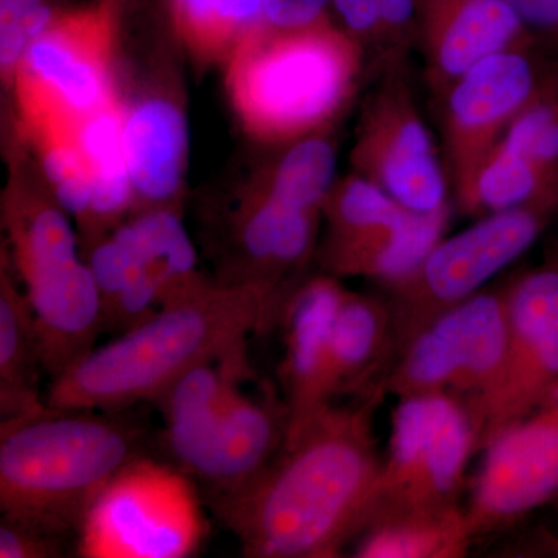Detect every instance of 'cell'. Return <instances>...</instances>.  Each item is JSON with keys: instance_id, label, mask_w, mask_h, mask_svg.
Returning <instances> with one entry per match:
<instances>
[{"instance_id": "obj_1", "label": "cell", "mask_w": 558, "mask_h": 558, "mask_svg": "<svg viewBox=\"0 0 558 558\" xmlns=\"http://www.w3.org/2000/svg\"><path fill=\"white\" fill-rule=\"evenodd\" d=\"M385 395L332 402L247 486L213 508L252 558H336L368 524L381 457L374 413Z\"/></svg>"}, {"instance_id": "obj_2", "label": "cell", "mask_w": 558, "mask_h": 558, "mask_svg": "<svg viewBox=\"0 0 558 558\" xmlns=\"http://www.w3.org/2000/svg\"><path fill=\"white\" fill-rule=\"evenodd\" d=\"M269 329V310L258 289L205 282L92 349L50 381L46 403L58 410L119 413L135 403L157 402L194 366L222 357L234 344Z\"/></svg>"}, {"instance_id": "obj_3", "label": "cell", "mask_w": 558, "mask_h": 558, "mask_svg": "<svg viewBox=\"0 0 558 558\" xmlns=\"http://www.w3.org/2000/svg\"><path fill=\"white\" fill-rule=\"evenodd\" d=\"M109 413L47 407L0 425L2 519L64 538L138 457V433Z\"/></svg>"}, {"instance_id": "obj_4", "label": "cell", "mask_w": 558, "mask_h": 558, "mask_svg": "<svg viewBox=\"0 0 558 558\" xmlns=\"http://www.w3.org/2000/svg\"><path fill=\"white\" fill-rule=\"evenodd\" d=\"M362 65V46L329 21L301 31L266 25L229 60L231 106L252 137L292 143L339 116Z\"/></svg>"}, {"instance_id": "obj_5", "label": "cell", "mask_w": 558, "mask_h": 558, "mask_svg": "<svg viewBox=\"0 0 558 558\" xmlns=\"http://www.w3.org/2000/svg\"><path fill=\"white\" fill-rule=\"evenodd\" d=\"M557 219L558 186L538 199L483 216L469 229L444 236L413 275L384 289L391 312L392 359L440 312L487 288Z\"/></svg>"}, {"instance_id": "obj_6", "label": "cell", "mask_w": 558, "mask_h": 558, "mask_svg": "<svg viewBox=\"0 0 558 558\" xmlns=\"http://www.w3.org/2000/svg\"><path fill=\"white\" fill-rule=\"evenodd\" d=\"M120 0L62 10L25 51L11 86L27 134L76 131L116 97L112 54Z\"/></svg>"}, {"instance_id": "obj_7", "label": "cell", "mask_w": 558, "mask_h": 558, "mask_svg": "<svg viewBox=\"0 0 558 558\" xmlns=\"http://www.w3.org/2000/svg\"><path fill=\"white\" fill-rule=\"evenodd\" d=\"M209 532L194 480L135 457L106 484L76 532L83 558H186Z\"/></svg>"}, {"instance_id": "obj_8", "label": "cell", "mask_w": 558, "mask_h": 558, "mask_svg": "<svg viewBox=\"0 0 558 558\" xmlns=\"http://www.w3.org/2000/svg\"><path fill=\"white\" fill-rule=\"evenodd\" d=\"M508 341V282L484 288L428 322L400 349L379 389L385 396L442 395L480 418L494 395Z\"/></svg>"}, {"instance_id": "obj_9", "label": "cell", "mask_w": 558, "mask_h": 558, "mask_svg": "<svg viewBox=\"0 0 558 558\" xmlns=\"http://www.w3.org/2000/svg\"><path fill=\"white\" fill-rule=\"evenodd\" d=\"M478 453V427L461 400L398 399L368 524L392 513L461 505L470 461Z\"/></svg>"}, {"instance_id": "obj_10", "label": "cell", "mask_w": 558, "mask_h": 558, "mask_svg": "<svg viewBox=\"0 0 558 558\" xmlns=\"http://www.w3.org/2000/svg\"><path fill=\"white\" fill-rule=\"evenodd\" d=\"M352 165L359 175L416 215L450 208V179L418 113L405 75V58L379 68V83L360 117Z\"/></svg>"}, {"instance_id": "obj_11", "label": "cell", "mask_w": 558, "mask_h": 558, "mask_svg": "<svg viewBox=\"0 0 558 558\" xmlns=\"http://www.w3.org/2000/svg\"><path fill=\"white\" fill-rule=\"evenodd\" d=\"M558 392V242L534 269L508 281V341L480 418V453L495 435Z\"/></svg>"}, {"instance_id": "obj_12", "label": "cell", "mask_w": 558, "mask_h": 558, "mask_svg": "<svg viewBox=\"0 0 558 558\" xmlns=\"http://www.w3.org/2000/svg\"><path fill=\"white\" fill-rule=\"evenodd\" d=\"M465 505L476 539L501 535L558 499V392L499 429L484 449Z\"/></svg>"}, {"instance_id": "obj_13", "label": "cell", "mask_w": 558, "mask_h": 558, "mask_svg": "<svg viewBox=\"0 0 558 558\" xmlns=\"http://www.w3.org/2000/svg\"><path fill=\"white\" fill-rule=\"evenodd\" d=\"M549 60L535 47L492 54L440 98L447 174L454 201L465 193L510 121L531 100Z\"/></svg>"}, {"instance_id": "obj_14", "label": "cell", "mask_w": 558, "mask_h": 558, "mask_svg": "<svg viewBox=\"0 0 558 558\" xmlns=\"http://www.w3.org/2000/svg\"><path fill=\"white\" fill-rule=\"evenodd\" d=\"M417 40L425 78L439 100L480 61L535 47L508 0H418Z\"/></svg>"}, {"instance_id": "obj_15", "label": "cell", "mask_w": 558, "mask_h": 558, "mask_svg": "<svg viewBox=\"0 0 558 558\" xmlns=\"http://www.w3.org/2000/svg\"><path fill=\"white\" fill-rule=\"evenodd\" d=\"M344 293L347 289L339 279L319 275L304 279L282 307L279 325L284 337V357L279 366V380L289 410L286 442L295 439L333 402L329 381L330 333Z\"/></svg>"}, {"instance_id": "obj_16", "label": "cell", "mask_w": 558, "mask_h": 558, "mask_svg": "<svg viewBox=\"0 0 558 558\" xmlns=\"http://www.w3.org/2000/svg\"><path fill=\"white\" fill-rule=\"evenodd\" d=\"M322 213L303 211L253 190L238 211L234 238L244 274L240 284L258 289L266 299L270 325L299 288V275L314 255Z\"/></svg>"}, {"instance_id": "obj_17", "label": "cell", "mask_w": 558, "mask_h": 558, "mask_svg": "<svg viewBox=\"0 0 558 558\" xmlns=\"http://www.w3.org/2000/svg\"><path fill=\"white\" fill-rule=\"evenodd\" d=\"M44 373L57 380L95 348L106 330L100 289L89 264L75 259L24 282Z\"/></svg>"}, {"instance_id": "obj_18", "label": "cell", "mask_w": 558, "mask_h": 558, "mask_svg": "<svg viewBox=\"0 0 558 558\" xmlns=\"http://www.w3.org/2000/svg\"><path fill=\"white\" fill-rule=\"evenodd\" d=\"M253 374L247 340L222 357L201 363L165 391L159 403L165 417V440L178 468L207 483L215 451L216 424L231 389Z\"/></svg>"}, {"instance_id": "obj_19", "label": "cell", "mask_w": 558, "mask_h": 558, "mask_svg": "<svg viewBox=\"0 0 558 558\" xmlns=\"http://www.w3.org/2000/svg\"><path fill=\"white\" fill-rule=\"evenodd\" d=\"M255 374L231 389L218 418L207 486L213 497L247 486L277 458L288 438L289 410L270 384L247 389Z\"/></svg>"}, {"instance_id": "obj_20", "label": "cell", "mask_w": 558, "mask_h": 558, "mask_svg": "<svg viewBox=\"0 0 558 558\" xmlns=\"http://www.w3.org/2000/svg\"><path fill=\"white\" fill-rule=\"evenodd\" d=\"M123 149L135 196L163 207L179 193L189 159V128L174 102L148 98L126 109Z\"/></svg>"}, {"instance_id": "obj_21", "label": "cell", "mask_w": 558, "mask_h": 558, "mask_svg": "<svg viewBox=\"0 0 558 558\" xmlns=\"http://www.w3.org/2000/svg\"><path fill=\"white\" fill-rule=\"evenodd\" d=\"M392 359L391 312L381 295L347 290L341 300L329 349V381L333 402L347 395L379 391Z\"/></svg>"}, {"instance_id": "obj_22", "label": "cell", "mask_w": 558, "mask_h": 558, "mask_svg": "<svg viewBox=\"0 0 558 558\" xmlns=\"http://www.w3.org/2000/svg\"><path fill=\"white\" fill-rule=\"evenodd\" d=\"M450 208L417 215L402 229L380 231L355 240H326L319 264L332 277H360L392 288L413 275L449 227Z\"/></svg>"}, {"instance_id": "obj_23", "label": "cell", "mask_w": 558, "mask_h": 558, "mask_svg": "<svg viewBox=\"0 0 558 558\" xmlns=\"http://www.w3.org/2000/svg\"><path fill=\"white\" fill-rule=\"evenodd\" d=\"M40 362L35 319L25 290L20 288L5 253L0 270V416L2 421L46 410L39 379Z\"/></svg>"}, {"instance_id": "obj_24", "label": "cell", "mask_w": 558, "mask_h": 558, "mask_svg": "<svg viewBox=\"0 0 558 558\" xmlns=\"http://www.w3.org/2000/svg\"><path fill=\"white\" fill-rule=\"evenodd\" d=\"M478 542L465 505L409 510L371 521L351 548L355 558H462Z\"/></svg>"}, {"instance_id": "obj_25", "label": "cell", "mask_w": 558, "mask_h": 558, "mask_svg": "<svg viewBox=\"0 0 558 558\" xmlns=\"http://www.w3.org/2000/svg\"><path fill=\"white\" fill-rule=\"evenodd\" d=\"M126 109L117 98L81 121L75 134L90 172V236L128 211L135 199L123 149Z\"/></svg>"}, {"instance_id": "obj_26", "label": "cell", "mask_w": 558, "mask_h": 558, "mask_svg": "<svg viewBox=\"0 0 558 558\" xmlns=\"http://www.w3.org/2000/svg\"><path fill=\"white\" fill-rule=\"evenodd\" d=\"M3 223L14 269L22 282L78 259L69 213L40 194L20 193L7 199Z\"/></svg>"}, {"instance_id": "obj_27", "label": "cell", "mask_w": 558, "mask_h": 558, "mask_svg": "<svg viewBox=\"0 0 558 558\" xmlns=\"http://www.w3.org/2000/svg\"><path fill=\"white\" fill-rule=\"evenodd\" d=\"M180 40L202 61H227L266 27V0H170Z\"/></svg>"}, {"instance_id": "obj_28", "label": "cell", "mask_w": 558, "mask_h": 558, "mask_svg": "<svg viewBox=\"0 0 558 558\" xmlns=\"http://www.w3.org/2000/svg\"><path fill=\"white\" fill-rule=\"evenodd\" d=\"M558 186V168L534 163L498 143L458 197L459 211L472 218L520 207Z\"/></svg>"}, {"instance_id": "obj_29", "label": "cell", "mask_w": 558, "mask_h": 558, "mask_svg": "<svg viewBox=\"0 0 558 558\" xmlns=\"http://www.w3.org/2000/svg\"><path fill=\"white\" fill-rule=\"evenodd\" d=\"M336 146L318 132L290 143L256 191L303 211L322 213L336 185Z\"/></svg>"}, {"instance_id": "obj_30", "label": "cell", "mask_w": 558, "mask_h": 558, "mask_svg": "<svg viewBox=\"0 0 558 558\" xmlns=\"http://www.w3.org/2000/svg\"><path fill=\"white\" fill-rule=\"evenodd\" d=\"M323 216L329 223L326 240L341 241L402 229L417 215L357 174L336 182L323 205Z\"/></svg>"}, {"instance_id": "obj_31", "label": "cell", "mask_w": 558, "mask_h": 558, "mask_svg": "<svg viewBox=\"0 0 558 558\" xmlns=\"http://www.w3.org/2000/svg\"><path fill=\"white\" fill-rule=\"evenodd\" d=\"M28 137L38 153L51 196L86 229L90 216V172L75 131H40Z\"/></svg>"}, {"instance_id": "obj_32", "label": "cell", "mask_w": 558, "mask_h": 558, "mask_svg": "<svg viewBox=\"0 0 558 558\" xmlns=\"http://www.w3.org/2000/svg\"><path fill=\"white\" fill-rule=\"evenodd\" d=\"M506 148L546 168H558V61L546 64L531 100L510 121Z\"/></svg>"}, {"instance_id": "obj_33", "label": "cell", "mask_w": 558, "mask_h": 558, "mask_svg": "<svg viewBox=\"0 0 558 558\" xmlns=\"http://www.w3.org/2000/svg\"><path fill=\"white\" fill-rule=\"evenodd\" d=\"M58 0H0V69L7 84L32 46L61 13Z\"/></svg>"}, {"instance_id": "obj_34", "label": "cell", "mask_w": 558, "mask_h": 558, "mask_svg": "<svg viewBox=\"0 0 558 558\" xmlns=\"http://www.w3.org/2000/svg\"><path fill=\"white\" fill-rule=\"evenodd\" d=\"M508 535V543L498 546L499 557L558 558V499L510 529Z\"/></svg>"}, {"instance_id": "obj_35", "label": "cell", "mask_w": 558, "mask_h": 558, "mask_svg": "<svg viewBox=\"0 0 558 558\" xmlns=\"http://www.w3.org/2000/svg\"><path fill=\"white\" fill-rule=\"evenodd\" d=\"M62 537L28 526L20 521L2 519L0 523V558L61 557Z\"/></svg>"}, {"instance_id": "obj_36", "label": "cell", "mask_w": 558, "mask_h": 558, "mask_svg": "<svg viewBox=\"0 0 558 558\" xmlns=\"http://www.w3.org/2000/svg\"><path fill=\"white\" fill-rule=\"evenodd\" d=\"M537 50L558 61V0H508Z\"/></svg>"}, {"instance_id": "obj_37", "label": "cell", "mask_w": 558, "mask_h": 558, "mask_svg": "<svg viewBox=\"0 0 558 558\" xmlns=\"http://www.w3.org/2000/svg\"><path fill=\"white\" fill-rule=\"evenodd\" d=\"M332 0H266V25L275 31H301L326 20Z\"/></svg>"}, {"instance_id": "obj_38", "label": "cell", "mask_w": 558, "mask_h": 558, "mask_svg": "<svg viewBox=\"0 0 558 558\" xmlns=\"http://www.w3.org/2000/svg\"><path fill=\"white\" fill-rule=\"evenodd\" d=\"M343 31L357 40L360 46L371 40L380 44L379 0H332Z\"/></svg>"}]
</instances>
